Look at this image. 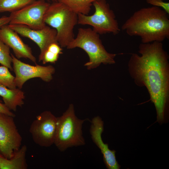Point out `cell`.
Returning a JSON list of instances; mask_svg holds the SVG:
<instances>
[{"label":"cell","mask_w":169,"mask_h":169,"mask_svg":"<svg viewBox=\"0 0 169 169\" xmlns=\"http://www.w3.org/2000/svg\"><path fill=\"white\" fill-rule=\"evenodd\" d=\"M138 53H133L128 71L137 86L145 87L155 106L157 121L164 119L169 98V57L162 42L140 44Z\"/></svg>","instance_id":"cell-1"},{"label":"cell","mask_w":169,"mask_h":169,"mask_svg":"<svg viewBox=\"0 0 169 169\" xmlns=\"http://www.w3.org/2000/svg\"><path fill=\"white\" fill-rule=\"evenodd\" d=\"M160 8L152 6L135 11L121 26L130 36L140 37L142 43L162 42L169 38V18Z\"/></svg>","instance_id":"cell-2"},{"label":"cell","mask_w":169,"mask_h":169,"mask_svg":"<svg viewBox=\"0 0 169 169\" xmlns=\"http://www.w3.org/2000/svg\"><path fill=\"white\" fill-rule=\"evenodd\" d=\"M76 47L82 49L88 54L89 60L84 64L88 69L96 68L102 64H111L115 63L116 54L109 53L106 50L99 34L91 28H79L76 37L66 48Z\"/></svg>","instance_id":"cell-3"},{"label":"cell","mask_w":169,"mask_h":169,"mask_svg":"<svg viewBox=\"0 0 169 169\" xmlns=\"http://www.w3.org/2000/svg\"><path fill=\"white\" fill-rule=\"evenodd\" d=\"M88 119H80L76 115L74 105L70 104L62 115L57 117L54 144L61 151L69 148L84 145L83 124Z\"/></svg>","instance_id":"cell-4"},{"label":"cell","mask_w":169,"mask_h":169,"mask_svg":"<svg viewBox=\"0 0 169 169\" xmlns=\"http://www.w3.org/2000/svg\"><path fill=\"white\" fill-rule=\"evenodd\" d=\"M44 21L57 32V40L61 47H67L74 39L73 29L78 24V14L63 3L55 1L50 4Z\"/></svg>","instance_id":"cell-5"},{"label":"cell","mask_w":169,"mask_h":169,"mask_svg":"<svg viewBox=\"0 0 169 169\" xmlns=\"http://www.w3.org/2000/svg\"><path fill=\"white\" fill-rule=\"evenodd\" d=\"M95 8L94 13L90 16L78 13V24L89 25L100 34L112 33L114 35L120 31L115 14L110 8L106 0H98L93 3Z\"/></svg>","instance_id":"cell-6"},{"label":"cell","mask_w":169,"mask_h":169,"mask_svg":"<svg viewBox=\"0 0 169 169\" xmlns=\"http://www.w3.org/2000/svg\"><path fill=\"white\" fill-rule=\"evenodd\" d=\"M50 3L44 0H35L19 10L11 13L9 24H20L34 29H40L46 25L44 14Z\"/></svg>","instance_id":"cell-7"},{"label":"cell","mask_w":169,"mask_h":169,"mask_svg":"<svg viewBox=\"0 0 169 169\" xmlns=\"http://www.w3.org/2000/svg\"><path fill=\"white\" fill-rule=\"evenodd\" d=\"M57 117L46 110L38 115L31 123L29 132L33 141L38 145L49 147L54 144Z\"/></svg>","instance_id":"cell-8"},{"label":"cell","mask_w":169,"mask_h":169,"mask_svg":"<svg viewBox=\"0 0 169 169\" xmlns=\"http://www.w3.org/2000/svg\"><path fill=\"white\" fill-rule=\"evenodd\" d=\"M14 117L0 113V154L9 159L21 147L22 137L14 122Z\"/></svg>","instance_id":"cell-9"},{"label":"cell","mask_w":169,"mask_h":169,"mask_svg":"<svg viewBox=\"0 0 169 169\" xmlns=\"http://www.w3.org/2000/svg\"><path fill=\"white\" fill-rule=\"evenodd\" d=\"M11 55L13 70L15 75L14 82L18 88L21 89L25 82L31 79L38 78L45 82L52 79L53 75L55 72L53 66H43L37 64L32 65L21 61L12 54Z\"/></svg>","instance_id":"cell-10"},{"label":"cell","mask_w":169,"mask_h":169,"mask_svg":"<svg viewBox=\"0 0 169 169\" xmlns=\"http://www.w3.org/2000/svg\"><path fill=\"white\" fill-rule=\"evenodd\" d=\"M8 26L22 36L34 42L40 49L39 56L43 54L50 44L58 43L56 30L49 26L46 25L42 29H34L23 25L9 24Z\"/></svg>","instance_id":"cell-11"},{"label":"cell","mask_w":169,"mask_h":169,"mask_svg":"<svg viewBox=\"0 0 169 169\" xmlns=\"http://www.w3.org/2000/svg\"><path fill=\"white\" fill-rule=\"evenodd\" d=\"M91 123L90 132L93 142L100 149L103 155L106 168L109 169H119L120 165L117 162L115 151L110 150L108 145L103 142L101 134L104 131V122L99 116H95L90 120Z\"/></svg>","instance_id":"cell-12"},{"label":"cell","mask_w":169,"mask_h":169,"mask_svg":"<svg viewBox=\"0 0 169 169\" xmlns=\"http://www.w3.org/2000/svg\"><path fill=\"white\" fill-rule=\"evenodd\" d=\"M0 39L12 49L17 59H28L36 64V59L33 54L31 48L24 43L18 34L8 25L0 28Z\"/></svg>","instance_id":"cell-13"},{"label":"cell","mask_w":169,"mask_h":169,"mask_svg":"<svg viewBox=\"0 0 169 169\" xmlns=\"http://www.w3.org/2000/svg\"><path fill=\"white\" fill-rule=\"evenodd\" d=\"M0 96L4 104L10 110L15 111L18 106L22 107L24 104L25 96L21 89H10L0 84Z\"/></svg>","instance_id":"cell-14"},{"label":"cell","mask_w":169,"mask_h":169,"mask_svg":"<svg viewBox=\"0 0 169 169\" xmlns=\"http://www.w3.org/2000/svg\"><path fill=\"white\" fill-rule=\"evenodd\" d=\"M27 147L23 145L15 151L13 156L8 159L0 158V169H26L28 165L26 156Z\"/></svg>","instance_id":"cell-15"},{"label":"cell","mask_w":169,"mask_h":169,"mask_svg":"<svg viewBox=\"0 0 169 169\" xmlns=\"http://www.w3.org/2000/svg\"><path fill=\"white\" fill-rule=\"evenodd\" d=\"M98 0H57L77 14L88 15L93 3Z\"/></svg>","instance_id":"cell-16"},{"label":"cell","mask_w":169,"mask_h":169,"mask_svg":"<svg viewBox=\"0 0 169 169\" xmlns=\"http://www.w3.org/2000/svg\"><path fill=\"white\" fill-rule=\"evenodd\" d=\"M35 0H0V13H11L19 10Z\"/></svg>","instance_id":"cell-17"},{"label":"cell","mask_w":169,"mask_h":169,"mask_svg":"<svg viewBox=\"0 0 169 169\" xmlns=\"http://www.w3.org/2000/svg\"><path fill=\"white\" fill-rule=\"evenodd\" d=\"M12 63V58L10 54V48L0 39V64L13 71Z\"/></svg>","instance_id":"cell-18"},{"label":"cell","mask_w":169,"mask_h":169,"mask_svg":"<svg viewBox=\"0 0 169 169\" xmlns=\"http://www.w3.org/2000/svg\"><path fill=\"white\" fill-rule=\"evenodd\" d=\"M9 69L0 66V84L10 89L17 88L14 82L15 77L10 72Z\"/></svg>","instance_id":"cell-19"},{"label":"cell","mask_w":169,"mask_h":169,"mask_svg":"<svg viewBox=\"0 0 169 169\" xmlns=\"http://www.w3.org/2000/svg\"><path fill=\"white\" fill-rule=\"evenodd\" d=\"M147 3L153 6L161 8L167 14H169V3L162 0H146Z\"/></svg>","instance_id":"cell-20"},{"label":"cell","mask_w":169,"mask_h":169,"mask_svg":"<svg viewBox=\"0 0 169 169\" xmlns=\"http://www.w3.org/2000/svg\"><path fill=\"white\" fill-rule=\"evenodd\" d=\"M0 113L5 114L8 115L15 117V115L4 104L2 103L0 101Z\"/></svg>","instance_id":"cell-21"},{"label":"cell","mask_w":169,"mask_h":169,"mask_svg":"<svg viewBox=\"0 0 169 169\" xmlns=\"http://www.w3.org/2000/svg\"><path fill=\"white\" fill-rule=\"evenodd\" d=\"M11 20L10 16H3L0 18V28L2 26L9 24Z\"/></svg>","instance_id":"cell-22"},{"label":"cell","mask_w":169,"mask_h":169,"mask_svg":"<svg viewBox=\"0 0 169 169\" xmlns=\"http://www.w3.org/2000/svg\"><path fill=\"white\" fill-rule=\"evenodd\" d=\"M2 156H2V155L0 154V158L1 157H2Z\"/></svg>","instance_id":"cell-23"},{"label":"cell","mask_w":169,"mask_h":169,"mask_svg":"<svg viewBox=\"0 0 169 169\" xmlns=\"http://www.w3.org/2000/svg\"><path fill=\"white\" fill-rule=\"evenodd\" d=\"M162 0V1H165V0Z\"/></svg>","instance_id":"cell-24"}]
</instances>
